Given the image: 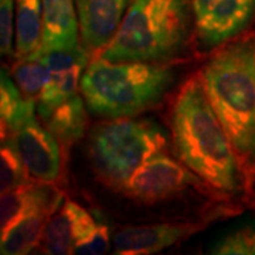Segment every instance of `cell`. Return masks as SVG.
Listing matches in <instances>:
<instances>
[{"label":"cell","instance_id":"cell-1","mask_svg":"<svg viewBox=\"0 0 255 255\" xmlns=\"http://www.w3.org/2000/svg\"><path fill=\"white\" fill-rule=\"evenodd\" d=\"M206 95L227 132L247 194L255 190V34L228 41L199 73Z\"/></svg>","mask_w":255,"mask_h":255},{"label":"cell","instance_id":"cell-2","mask_svg":"<svg viewBox=\"0 0 255 255\" xmlns=\"http://www.w3.org/2000/svg\"><path fill=\"white\" fill-rule=\"evenodd\" d=\"M172 137L177 159L217 193L244 190V177L234 146L214 112L200 75L180 87L172 110Z\"/></svg>","mask_w":255,"mask_h":255},{"label":"cell","instance_id":"cell-3","mask_svg":"<svg viewBox=\"0 0 255 255\" xmlns=\"http://www.w3.org/2000/svg\"><path fill=\"white\" fill-rule=\"evenodd\" d=\"M172 84L169 63L110 61L98 55L82 74L80 91L94 115L130 118L157 105Z\"/></svg>","mask_w":255,"mask_h":255},{"label":"cell","instance_id":"cell-4","mask_svg":"<svg viewBox=\"0 0 255 255\" xmlns=\"http://www.w3.org/2000/svg\"><path fill=\"white\" fill-rule=\"evenodd\" d=\"M190 0H130L115 36L98 55L110 61L169 63L190 28Z\"/></svg>","mask_w":255,"mask_h":255},{"label":"cell","instance_id":"cell-5","mask_svg":"<svg viewBox=\"0 0 255 255\" xmlns=\"http://www.w3.org/2000/svg\"><path fill=\"white\" fill-rule=\"evenodd\" d=\"M167 136L152 121L111 119L92 130L90 156L102 182L118 189L152 157L164 153Z\"/></svg>","mask_w":255,"mask_h":255},{"label":"cell","instance_id":"cell-6","mask_svg":"<svg viewBox=\"0 0 255 255\" xmlns=\"http://www.w3.org/2000/svg\"><path fill=\"white\" fill-rule=\"evenodd\" d=\"M201 182L200 177L180 160L162 153L135 170L124 183L121 191L132 200L153 204L172 199L189 187H199Z\"/></svg>","mask_w":255,"mask_h":255},{"label":"cell","instance_id":"cell-7","mask_svg":"<svg viewBox=\"0 0 255 255\" xmlns=\"http://www.w3.org/2000/svg\"><path fill=\"white\" fill-rule=\"evenodd\" d=\"M196 36L216 48L237 38L255 17V0H190Z\"/></svg>","mask_w":255,"mask_h":255},{"label":"cell","instance_id":"cell-8","mask_svg":"<svg viewBox=\"0 0 255 255\" xmlns=\"http://www.w3.org/2000/svg\"><path fill=\"white\" fill-rule=\"evenodd\" d=\"M17 149L28 174L38 182L55 183L61 176V147L44 125L30 118L7 139Z\"/></svg>","mask_w":255,"mask_h":255},{"label":"cell","instance_id":"cell-9","mask_svg":"<svg viewBox=\"0 0 255 255\" xmlns=\"http://www.w3.org/2000/svg\"><path fill=\"white\" fill-rule=\"evenodd\" d=\"M207 227L201 221L182 223H156L132 226L114 236L115 253L121 255H149L189 240Z\"/></svg>","mask_w":255,"mask_h":255},{"label":"cell","instance_id":"cell-10","mask_svg":"<svg viewBox=\"0 0 255 255\" xmlns=\"http://www.w3.org/2000/svg\"><path fill=\"white\" fill-rule=\"evenodd\" d=\"M82 44L90 53L107 46L125 16L129 0H75Z\"/></svg>","mask_w":255,"mask_h":255},{"label":"cell","instance_id":"cell-11","mask_svg":"<svg viewBox=\"0 0 255 255\" xmlns=\"http://www.w3.org/2000/svg\"><path fill=\"white\" fill-rule=\"evenodd\" d=\"M63 203V193L54 183L31 180L16 189L1 193L0 231L6 233L16 223L38 210H57Z\"/></svg>","mask_w":255,"mask_h":255},{"label":"cell","instance_id":"cell-12","mask_svg":"<svg viewBox=\"0 0 255 255\" xmlns=\"http://www.w3.org/2000/svg\"><path fill=\"white\" fill-rule=\"evenodd\" d=\"M97 221L78 203L67 200L57 214L47 223L41 238L44 254H73L75 244L95 227Z\"/></svg>","mask_w":255,"mask_h":255},{"label":"cell","instance_id":"cell-13","mask_svg":"<svg viewBox=\"0 0 255 255\" xmlns=\"http://www.w3.org/2000/svg\"><path fill=\"white\" fill-rule=\"evenodd\" d=\"M43 1V46L41 53L60 48H73L78 44L80 20L75 0ZM40 53V54H41Z\"/></svg>","mask_w":255,"mask_h":255},{"label":"cell","instance_id":"cell-14","mask_svg":"<svg viewBox=\"0 0 255 255\" xmlns=\"http://www.w3.org/2000/svg\"><path fill=\"white\" fill-rule=\"evenodd\" d=\"M85 105L87 104L82 95L75 94L71 98L63 101L54 107H37V114L43 121V125L57 137L60 145L68 149L75 142H78L85 133Z\"/></svg>","mask_w":255,"mask_h":255},{"label":"cell","instance_id":"cell-15","mask_svg":"<svg viewBox=\"0 0 255 255\" xmlns=\"http://www.w3.org/2000/svg\"><path fill=\"white\" fill-rule=\"evenodd\" d=\"M43 46V1L16 0L14 57H40Z\"/></svg>","mask_w":255,"mask_h":255},{"label":"cell","instance_id":"cell-16","mask_svg":"<svg viewBox=\"0 0 255 255\" xmlns=\"http://www.w3.org/2000/svg\"><path fill=\"white\" fill-rule=\"evenodd\" d=\"M37 101L27 98L20 91L10 74L1 68L0 81V114H1V140L7 137L28 119L36 117Z\"/></svg>","mask_w":255,"mask_h":255},{"label":"cell","instance_id":"cell-17","mask_svg":"<svg viewBox=\"0 0 255 255\" xmlns=\"http://www.w3.org/2000/svg\"><path fill=\"white\" fill-rule=\"evenodd\" d=\"M54 213V210H38L20 220L1 234L0 253L3 255H24L31 253V250L41 244L47 223Z\"/></svg>","mask_w":255,"mask_h":255},{"label":"cell","instance_id":"cell-18","mask_svg":"<svg viewBox=\"0 0 255 255\" xmlns=\"http://www.w3.org/2000/svg\"><path fill=\"white\" fill-rule=\"evenodd\" d=\"M51 77V70L41 61L40 57L20 58L13 67V80L23 95L31 100H38Z\"/></svg>","mask_w":255,"mask_h":255},{"label":"cell","instance_id":"cell-19","mask_svg":"<svg viewBox=\"0 0 255 255\" xmlns=\"http://www.w3.org/2000/svg\"><path fill=\"white\" fill-rule=\"evenodd\" d=\"M85 68L87 65H75L63 73H53L51 80L47 82L44 90L41 91L37 100V107L40 108L54 107L57 104L78 94L77 91L80 88L82 71Z\"/></svg>","mask_w":255,"mask_h":255},{"label":"cell","instance_id":"cell-20","mask_svg":"<svg viewBox=\"0 0 255 255\" xmlns=\"http://www.w3.org/2000/svg\"><path fill=\"white\" fill-rule=\"evenodd\" d=\"M36 180L28 174L17 149L10 140H1L0 149V190H13L18 186Z\"/></svg>","mask_w":255,"mask_h":255},{"label":"cell","instance_id":"cell-21","mask_svg":"<svg viewBox=\"0 0 255 255\" xmlns=\"http://www.w3.org/2000/svg\"><path fill=\"white\" fill-rule=\"evenodd\" d=\"M211 254L255 255V220L228 233L211 247Z\"/></svg>","mask_w":255,"mask_h":255},{"label":"cell","instance_id":"cell-22","mask_svg":"<svg viewBox=\"0 0 255 255\" xmlns=\"http://www.w3.org/2000/svg\"><path fill=\"white\" fill-rule=\"evenodd\" d=\"M88 57H90V51L81 46L50 50L40 54L41 61L51 70V73H63L75 65H87Z\"/></svg>","mask_w":255,"mask_h":255},{"label":"cell","instance_id":"cell-23","mask_svg":"<svg viewBox=\"0 0 255 255\" xmlns=\"http://www.w3.org/2000/svg\"><path fill=\"white\" fill-rule=\"evenodd\" d=\"M111 244L110 227L104 223H97L88 234L75 244L73 254L75 255H102L108 253Z\"/></svg>","mask_w":255,"mask_h":255},{"label":"cell","instance_id":"cell-24","mask_svg":"<svg viewBox=\"0 0 255 255\" xmlns=\"http://www.w3.org/2000/svg\"><path fill=\"white\" fill-rule=\"evenodd\" d=\"M13 0H0V51L1 55H14V26L13 20Z\"/></svg>","mask_w":255,"mask_h":255}]
</instances>
